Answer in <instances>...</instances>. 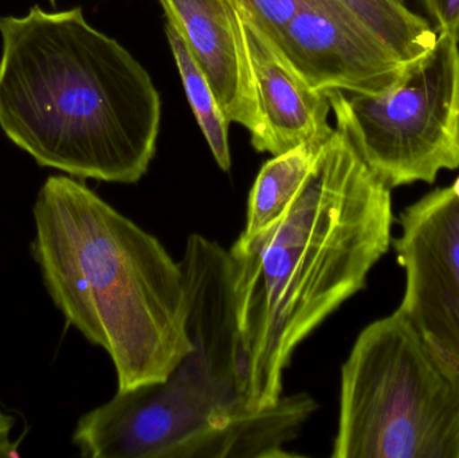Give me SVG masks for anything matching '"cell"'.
<instances>
[{
  "label": "cell",
  "instance_id": "obj_7",
  "mask_svg": "<svg viewBox=\"0 0 459 458\" xmlns=\"http://www.w3.org/2000/svg\"><path fill=\"white\" fill-rule=\"evenodd\" d=\"M399 225L394 247L406 284L398 311L459 373V177L406 207Z\"/></svg>",
  "mask_w": 459,
  "mask_h": 458
},
{
  "label": "cell",
  "instance_id": "obj_11",
  "mask_svg": "<svg viewBox=\"0 0 459 458\" xmlns=\"http://www.w3.org/2000/svg\"><path fill=\"white\" fill-rule=\"evenodd\" d=\"M326 139L291 148L264 164L248 195L246 225L239 237L251 238L281 217L307 179Z\"/></svg>",
  "mask_w": 459,
  "mask_h": 458
},
{
  "label": "cell",
  "instance_id": "obj_14",
  "mask_svg": "<svg viewBox=\"0 0 459 458\" xmlns=\"http://www.w3.org/2000/svg\"><path fill=\"white\" fill-rule=\"evenodd\" d=\"M307 0H237L242 18L280 48L291 19Z\"/></svg>",
  "mask_w": 459,
  "mask_h": 458
},
{
  "label": "cell",
  "instance_id": "obj_12",
  "mask_svg": "<svg viewBox=\"0 0 459 458\" xmlns=\"http://www.w3.org/2000/svg\"><path fill=\"white\" fill-rule=\"evenodd\" d=\"M407 66L425 58L436 46V30L404 0H342Z\"/></svg>",
  "mask_w": 459,
  "mask_h": 458
},
{
  "label": "cell",
  "instance_id": "obj_9",
  "mask_svg": "<svg viewBox=\"0 0 459 458\" xmlns=\"http://www.w3.org/2000/svg\"><path fill=\"white\" fill-rule=\"evenodd\" d=\"M185 38L230 123L251 134L261 125L258 94L237 0H160Z\"/></svg>",
  "mask_w": 459,
  "mask_h": 458
},
{
  "label": "cell",
  "instance_id": "obj_2",
  "mask_svg": "<svg viewBox=\"0 0 459 458\" xmlns=\"http://www.w3.org/2000/svg\"><path fill=\"white\" fill-rule=\"evenodd\" d=\"M179 264L190 351L164 381L117 390L83 414L73 443L86 458L293 456L283 446L299 435L317 402L297 393L264 410L248 406L228 250L191 234Z\"/></svg>",
  "mask_w": 459,
  "mask_h": 458
},
{
  "label": "cell",
  "instance_id": "obj_15",
  "mask_svg": "<svg viewBox=\"0 0 459 458\" xmlns=\"http://www.w3.org/2000/svg\"><path fill=\"white\" fill-rule=\"evenodd\" d=\"M437 34L455 35L459 39V0H420Z\"/></svg>",
  "mask_w": 459,
  "mask_h": 458
},
{
  "label": "cell",
  "instance_id": "obj_16",
  "mask_svg": "<svg viewBox=\"0 0 459 458\" xmlns=\"http://www.w3.org/2000/svg\"><path fill=\"white\" fill-rule=\"evenodd\" d=\"M15 419L0 410V458H18V444L11 440Z\"/></svg>",
  "mask_w": 459,
  "mask_h": 458
},
{
  "label": "cell",
  "instance_id": "obj_10",
  "mask_svg": "<svg viewBox=\"0 0 459 458\" xmlns=\"http://www.w3.org/2000/svg\"><path fill=\"white\" fill-rule=\"evenodd\" d=\"M248 56L258 94V132L251 144L258 152L274 155L326 139L334 131L328 123L331 102L294 69L274 42L243 19Z\"/></svg>",
  "mask_w": 459,
  "mask_h": 458
},
{
  "label": "cell",
  "instance_id": "obj_4",
  "mask_svg": "<svg viewBox=\"0 0 459 458\" xmlns=\"http://www.w3.org/2000/svg\"><path fill=\"white\" fill-rule=\"evenodd\" d=\"M32 215L30 249L46 290L67 324L109 355L118 390L164 381L191 349L180 264L69 175L46 179Z\"/></svg>",
  "mask_w": 459,
  "mask_h": 458
},
{
  "label": "cell",
  "instance_id": "obj_13",
  "mask_svg": "<svg viewBox=\"0 0 459 458\" xmlns=\"http://www.w3.org/2000/svg\"><path fill=\"white\" fill-rule=\"evenodd\" d=\"M166 34L196 121L206 137V142L209 143L210 150L218 166L223 171H229L231 169L229 143L230 121L223 113L209 80L194 59L185 38L169 21L166 24Z\"/></svg>",
  "mask_w": 459,
  "mask_h": 458
},
{
  "label": "cell",
  "instance_id": "obj_17",
  "mask_svg": "<svg viewBox=\"0 0 459 458\" xmlns=\"http://www.w3.org/2000/svg\"><path fill=\"white\" fill-rule=\"evenodd\" d=\"M54 2H56V0H51V3H54Z\"/></svg>",
  "mask_w": 459,
  "mask_h": 458
},
{
  "label": "cell",
  "instance_id": "obj_8",
  "mask_svg": "<svg viewBox=\"0 0 459 458\" xmlns=\"http://www.w3.org/2000/svg\"><path fill=\"white\" fill-rule=\"evenodd\" d=\"M280 48L312 88L325 93H383L410 67L342 0H307Z\"/></svg>",
  "mask_w": 459,
  "mask_h": 458
},
{
  "label": "cell",
  "instance_id": "obj_3",
  "mask_svg": "<svg viewBox=\"0 0 459 458\" xmlns=\"http://www.w3.org/2000/svg\"><path fill=\"white\" fill-rule=\"evenodd\" d=\"M0 129L38 166L132 185L155 158L161 99L82 8L0 16Z\"/></svg>",
  "mask_w": 459,
  "mask_h": 458
},
{
  "label": "cell",
  "instance_id": "obj_5",
  "mask_svg": "<svg viewBox=\"0 0 459 458\" xmlns=\"http://www.w3.org/2000/svg\"><path fill=\"white\" fill-rule=\"evenodd\" d=\"M332 457L459 458V373L398 309L342 365Z\"/></svg>",
  "mask_w": 459,
  "mask_h": 458
},
{
  "label": "cell",
  "instance_id": "obj_6",
  "mask_svg": "<svg viewBox=\"0 0 459 458\" xmlns=\"http://www.w3.org/2000/svg\"><path fill=\"white\" fill-rule=\"evenodd\" d=\"M345 134L390 190L434 183L459 169V39L438 34L433 50L379 94L326 91Z\"/></svg>",
  "mask_w": 459,
  "mask_h": 458
},
{
  "label": "cell",
  "instance_id": "obj_1",
  "mask_svg": "<svg viewBox=\"0 0 459 458\" xmlns=\"http://www.w3.org/2000/svg\"><path fill=\"white\" fill-rule=\"evenodd\" d=\"M391 190L334 129L288 209L229 250L248 406L272 408L297 347L366 288L393 242Z\"/></svg>",
  "mask_w": 459,
  "mask_h": 458
}]
</instances>
